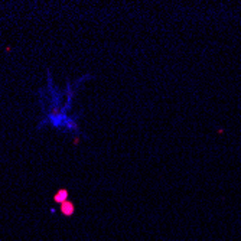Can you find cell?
I'll use <instances>...</instances> for the list:
<instances>
[{
    "label": "cell",
    "mask_w": 241,
    "mask_h": 241,
    "mask_svg": "<svg viewBox=\"0 0 241 241\" xmlns=\"http://www.w3.org/2000/svg\"><path fill=\"white\" fill-rule=\"evenodd\" d=\"M74 211V206L72 204H70V202H65V204L62 205V212L65 214V215H71Z\"/></svg>",
    "instance_id": "cell-1"
},
{
    "label": "cell",
    "mask_w": 241,
    "mask_h": 241,
    "mask_svg": "<svg viewBox=\"0 0 241 241\" xmlns=\"http://www.w3.org/2000/svg\"><path fill=\"white\" fill-rule=\"evenodd\" d=\"M66 196V192L65 191H61V192H59L58 195H55V201H59V202H62L61 201V199H62V198H65Z\"/></svg>",
    "instance_id": "cell-2"
}]
</instances>
